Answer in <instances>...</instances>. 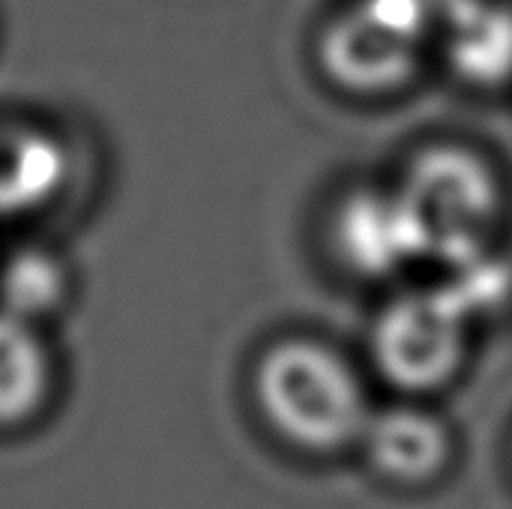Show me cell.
Listing matches in <instances>:
<instances>
[{"label": "cell", "mask_w": 512, "mask_h": 509, "mask_svg": "<svg viewBox=\"0 0 512 509\" xmlns=\"http://www.w3.org/2000/svg\"><path fill=\"white\" fill-rule=\"evenodd\" d=\"M255 393L270 426L315 453L360 441L369 402L357 372L318 342L291 339L270 348L255 375Z\"/></svg>", "instance_id": "6da1fadb"}, {"label": "cell", "mask_w": 512, "mask_h": 509, "mask_svg": "<svg viewBox=\"0 0 512 509\" xmlns=\"http://www.w3.org/2000/svg\"><path fill=\"white\" fill-rule=\"evenodd\" d=\"M420 234L423 258L444 267L492 246L501 219V183L486 159L462 147L423 150L396 189Z\"/></svg>", "instance_id": "7a4b0ae2"}, {"label": "cell", "mask_w": 512, "mask_h": 509, "mask_svg": "<svg viewBox=\"0 0 512 509\" xmlns=\"http://www.w3.org/2000/svg\"><path fill=\"white\" fill-rule=\"evenodd\" d=\"M468 321L471 318L447 297L444 288L405 294L375 321V363L384 378L402 390H435L462 366Z\"/></svg>", "instance_id": "3957f363"}, {"label": "cell", "mask_w": 512, "mask_h": 509, "mask_svg": "<svg viewBox=\"0 0 512 509\" xmlns=\"http://www.w3.org/2000/svg\"><path fill=\"white\" fill-rule=\"evenodd\" d=\"M423 42L402 33L363 0L342 9L321 36V63L327 75L357 93H384L402 87L420 66Z\"/></svg>", "instance_id": "277c9868"}, {"label": "cell", "mask_w": 512, "mask_h": 509, "mask_svg": "<svg viewBox=\"0 0 512 509\" xmlns=\"http://www.w3.org/2000/svg\"><path fill=\"white\" fill-rule=\"evenodd\" d=\"M342 258L363 276L381 279L423 258L420 234L399 192H357L336 216Z\"/></svg>", "instance_id": "5b68a950"}, {"label": "cell", "mask_w": 512, "mask_h": 509, "mask_svg": "<svg viewBox=\"0 0 512 509\" xmlns=\"http://www.w3.org/2000/svg\"><path fill=\"white\" fill-rule=\"evenodd\" d=\"M438 33L456 75L474 87L512 81V3L447 0Z\"/></svg>", "instance_id": "8992f818"}, {"label": "cell", "mask_w": 512, "mask_h": 509, "mask_svg": "<svg viewBox=\"0 0 512 509\" xmlns=\"http://www.w3.org/2000/svg\"><path fill=\"white\" fill-rule=\"evenodd\" d=\"M360 441L375 471L399 483H426L438 477L453 453L441 420L417 408L369 414Z\"/></svg>", "instance_id": "52a82bcc"}, {"label": "cell", "mask_w": 512, "mask_h": 509, "mask_svg": "<svg viewBox=\"0 0 512 509\" xmlns=\"http://www.w3.org/2000/svg\"><path fill=\"white\" fill-rule=\"evenodd\" d=\"M51 357L33 321L0 309V426H21L48 399Z\"/></svg>", "instance_id": "ba28073f"}, {"label": "cell", "mask_w": 512, "mask_h": 509, "mask_svg": "<svg viewBox=\"0 0 512 509\" xmlns=\"http://www.w3.org/2000/svg\"><path fill=\"white\" fill-rule=\"evenodd\" d=\"M63 177V156L42 135H18L0 147V210L45 201Z\"/></svg>", "instance_id": "9c48e42d"}, {"label": "cell", "mask_w": 512, "mask_h": 509, "mask_svg": "<svg viewBox=\"0 0 512 509\" xmlns=\"http://www.w3.org/2000/svg\"><path fill=\"white\" fill-rule=\"evenodd\" d=\"M63 294H66V276L60 264L39 249L15 252L0 270L3 309L27 321H36L39 315L57 309Z\"/></svg>", "instance_id": "30bf717a"}, {"label": "cell", "mask_w": 512, "mask_h": 509, "mask_svg": "<svg viewBox=\"0 0 512 509\" xmlns=\"http://www.w3.org/2000/svg\"><path fill=\"white\" fill-rule=\"evenodd\" d=\"M447 270H453V276L441 288L468 318L489 312V309H498L510 297V264L501 255H495L492 246L477 249V252L447 264Z\"/></svg>", "instance_id": "8fae6325"}]
</instances>
